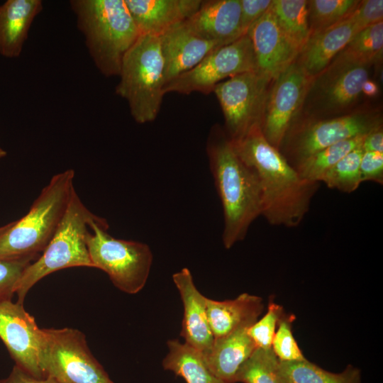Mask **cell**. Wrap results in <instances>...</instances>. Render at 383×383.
I'll use <instances>...</instances> for the list:
<instances>
[{
	"label": "cell",
	"mask_w": 383,
	"mask_h": 383,
	"mask_svg": "<svg viewBox=\"0 0 383 383\" xmlns=\"http://www.w3.org/2000/svg\"><path fill=\"white\" fill-rule=\"evenodd\" d=\"M240 159L255 172L262 196V215L272 226L295 228L308 213L320 182L300 177L278 149L264 137L261 127L231 140Z\"/></svg>",
	"instance_id": "1"
},
{
	"label": "cell",
	"mask_w": 383,
	"mask_h": 383,
	"mask_svg": "<svg viewBox=\"0 0 383 383\" xmlns=\"http://www.w3.org/2000/svg\"><path fill=\"white\" fill-rule=\"evenodd\" d=\"M206 153L223 212L222 240L229 249L243 240L252 223L262 215V196L253 170L235 152L223 128L210 130Z\"/></svg>",
	"instance_id": "2"
},
{
	"label": "cell",
	"mask_w": 383,
	"mask_h": 383,
	"mask_svg": "<svg viewBox=\"0 0 383 383\" xmlns=\"http://www.w3.org/2000/svg\"><path fill=\"white\" fill-rule=\"evenodd\" d=\"M89 54L106 77L119 75L123 59L141 35L125 0H71Z\"/></svg>",
	"instance_id": "3"
},
{
	"label": "cell",
	"mask_w": 383,
	"mask_h": 383,
	"mask_svg": "<svg viewBox=\"0 0 383 383\" xmlns=\"http://www.w3.org/2000/svg\"><path fill=\"white\" fill-rule=\"evenodd\" d=\"M74 171L52 176L28 212L12 221L0 234V259L40 256L55 233L67 208L74 187Z\"/></svg>",
	"instance_id": "4"
},
{
	"label": "cell",
	"mask_w": 383,
	"mask_h": 383,
	"mask_svg": "<svg viewBox=\"0 0 383 383\" xmlns=\"http://www.w3.org/2000/svg\"><path fill=\"white\" fill-rule=\"evenodd\" d=\"M118 77L116 94L127 101L134 121L152 122L165 94L159 37L141 34L125 55Z\"/></svg>",
	"instance_id": "5"
},
{
	"label": "cell",
	"mask_w": 383,
	"mask_h": 383,
	"mask_svg": "<svg viewBox=\"0 0 383 383\" xmlns=\"http://www.w3.org/2000/svg\"><path fill=\"white\" fill-rule=\"evenodd\" d=\"M99 216L91 212L72 192L63 218L41 255L25 270L15 294L23 304L28 291L40 279L58 270L73 267H93L87 245L89 223Z\"/></svg>",
	"instance_id": "6"
},
{
	"label": "cell",
	"mask_w": 383,
	"mask_h": 383,
	"mask_svg": "<svg viewBox=\"0 0 383 383\" xmlns=\"http://www.w3.org/2000/svg\"><path fill=\"white\" fill-rule=\"evenodd\" d=\"M104 218L89 223L87 245L93 267L106 272L121 291L135 294L145 286L152 262L150 247L143 243L115 238Z\"/></svg>",
	"instance_id": "7"
},
{
	"label": "cell",
	"mask_w": 383,
	"mask_h": 383,
	"mask_svg": "<svg viewBox=\"0 0 383 383\" xmlns=\"http://www.w3.org/2000/svg\"><path fill=\"white\" fill-rule=\"evenodd\" d=\"M382 126L381 111L362 109L331 118L298 117L286 133L279 152L293 167L313 153L340 141L367 135Z\"/></svg>",
	"instance_id": "8"
},
{
	"label": "cell",
	"mask_w": 383,
	"mask_h": 383,
	"mask_svg": "<svg viewBox=\"0 0 383 383\" xmlns=\"http://www.w3.org/2000/svg\"><path fill=\"white\" fill-rule=\"evenodd\" d=\"M39 362L44 378L58 383H114L75 328H41Z\"/></svg>",
	"instance_id": "9"
},
{
	"label": "cell",
	"mask_w": 383,
	"mask_h": 383,
	"mask_svg": "<svg viewBox=\"0 0 383 383\" xmlns=\"http://www.w3.org/2000/svg\"><path fill=\"white\" fill-rule=\"evenodd\" d=\"M370 67L336 57L311 79L298 117L325 118L354 111Z\"/></svg>",
	"instance_id": "10"
},
{
	"label": "cell",
	"mask_w": 383,
	"mask_h": 383,
	"mask_svg": "<svg viewBox=\"0 0 383 383\" xmlns=\"http://www.w3.org/2000/svg\"><path fill=\"white\" fill-rule=\"evenodd\" d=\"M272 81L253 71L235 75L214 87L213 92L223 114V128L231 140L261 127Z\"/></svg>",
	"instance_id": "11"
},
{
	"label": "cell",
	"mask_w": 383,
	"mask_h": 383,
	"mask_svg": "<svg viewBox=\"0 0 383 383\" xmlns=\"http://www.w3.org/2000/svg\"><path fill=\"white\" fill-rule=\"evenodd\" d=\"M253 71H256L255 59L250 39L246 34L213 50L194 67L166 84L164 91L209 94L224 79Z\"/></svg>",
	"instance_id": "12"
},
{
	"label": "cell",
	"mask_w": 383,
	"mask_h": 383,
	"mask_svg": "<svg viewBox=\"0 0 383 383\" xmlns=\"http://www.w3.org/2000/svg\"><path fill=\"white\" fill-rule=\"evenodd\" d=\"M312 78L294 61L272 81L261 130L265 139L278 150L301 111Z\"/></svg>",
	"instance_id": "13"
},
{
	"label": "cell",
	"mask_w": 383,
	"mask_h": 383,
	"mask_svg": "<svg viewBox=\"0 0 383 383\" xmlns=\"http://www.w3.org/2000/svg\"><path fill=\"white\" fill-rule=\"evenodd\" d=\"M41 328L23 304L0 301V338L15 365L37 378H44L39 362Z\"/></svg>",
	"instance_id": "14"
},
{
	"label": "cell",
	"mask_w": 383,
	"mask_h": 383,
	"mask_svg": "<svg viewBox=\"0 0 383 383\" xmlns=\"http://www.w3.org/2000/svg\"><path fill=\"white\" fill-rule=\"evenodd\" d=\"M247 35L252 43L256 72L271 80L292 65L299 53L280 28L271 6Z\"/></svg>",
	"instance_id": "15"
},
{
	"label": "cell",
	"mask_w": 383,
	"mask_h": 383,
	"mask_svg": "<svg viewBox=\"0 0 383 383\" xmlns=\"http://www.w3.org/2000/svg\"><path fill=\"white\" fill-rule=\"evenodd\" d=\"M159 39L164 62L165 85L194 67L219 48L194 31L186 21L169 29Z\"/></svg>",
	"instance_id": "16"
},
{
	"label": "cell",
	"mask_w": 383,
	"mask_h": 383,
	"mask_svg": "<svg viewBox=\"0 0 383 383\" xmlns=\"http://www.w3.org/2000/svg\"><path fill=\"white\" fill-rule=\"evenodd\" d=\"M364 28L353 11L335 24L311 34L295 61L309 76L313 77Z\"/></svg>",
	"instance_id": "17"
},
{
	"label": "cell",
	"mask_w": 383,
	"mask_h": 383,
	"mask_svg": "<svg viewBox=\"0 0 383 383\" xmlns=\"http://www.w3.org/2000/svg\"><path fill=\"white\" fill-rule=\"evenodd\" d=\"M185 21L194 31L218 47L245 35L240 0L202 1L199 9Z\"/></svg>",
	"instance_id": "18"
},
{
	"label": "cell",
	"mask_w": 383,
	"mask_h": 383,
	"mask_svg": "<svg viewBox=\"0 0 383 383\" xmlns=\"http://www.w3.org/2000/svg\"><path fill=\"white\" fill-rule=\"evenodd\" d=\"M184 306L180 335L185 343L202 355L211 348L214 337L206 312V297L196 287L191 272L183 268L172 276Z\"/></svg>",
	"instance_id": "19"
},
{
	"label": "cell",
	"mask_w": 383,
	"mask_h": 383,
	"mask_svg": "<svg viewBox=\"0 0 383 383\" xmlns=\"http://www.w3.org/2000/svg\"><path fill=\"white\" fill-rule=\"evenodd\" d=\"M201 0H125L140 34L160 37L192 16Z\"/></svg>",
	"instance_id": "20"
},
{
	"label": "cell",
	"mask_w": 383,
	"mask_h": 383,
	"mask_svg": "<svg viewBox=\"0 0 383 383\" xmlns=\"http://www.w3.org/2000/svg\"><path fill=\"white\" fill-rule=\"evenodd\" d=\"M43 9L41 0H6L0 5V54L21 55L30 28Z\"/></svg>",
	"instance_id": "21"
},
{
	"label": "cell",
	"mask_w": 383,
	"mask_h": 383,
	"mask_svg": "<svg viewBox=\"0 0 383 383\" xmlns=\"http://www.w3.org/2000/svg\"><path fill=\"white\" fill-rule=\"evenodd\" d=\"M263 309L260 297L247 293L226 301L206 298L208 321L214 339L248 328L258 319Z\"/></svg>",
	"instance_id": "22"
},
{
	"label": "cell",
	"mask_w": 383,
	"mask_h": 383,
	"mask_svg": "<svg viewBox=\"0 0 383 383\" xmlns=\"http://www.w3.org/2000/svg\"><path fill=\"white\" fill-rule=\"evenodd\" d=\"M247 329L214 339L210 350L202 355L212 373L225 383H235L238 370L257 348Z\"/></svg>",
	"instance_id": "23"
},
{
	"label": "cell",
	"mask_w": 383,
	"mask_h": 383,
	"mask_svg": "<svg viewBox=\"0 0 383 383\" xmlns=\"http://www.w3.org/2000/svg\"><path fill=\"white\" fill-rule=\"evenodd\" d=\"M167 348L162 361L165 370L182 377L187 383H225L212 373L202 354L185 343L170 340Z\"/></svg>",
	"instance_id": "24"
},
{
	"label": "cell",
	"mask_w": 383,
	"mask_h": 383,
	"mask_svg": "<svg viewBox=\"0 0 383 383\" xmlns=\"http://www.w3.org/2000/svg\"><path fill=\"white\" fill-rule=\"evenodd\" d=\"M271 9L284 34L300 52L311 35L308 1L272 0Z\"/></svg>",
	"instance_id": "25"
},
{
	"label": "cell",
	"mask_w": 383,
	"mask_h": 383,
	"mask_svg": "<svg viewBox=\"0 0 383 383\" xmlns=\"http://www.w3.org/2000/svg\"><path fill=\"white\" fill-rule=\"evenodd\" d=\"M280 368L289 383H360V370L349 365L340 373L326 371L307 359L281 362Z\"/></svg>",
	"instance_id": "26"
},
{
	"label": "cell",
	"mask_w": 383,
	"mask_h": 383,
	"mask_svg": "<svg viewBox=\"0 0 383 383\" xmlns=\"http://www.w3.org/2000/svg\"><path fill=\"white\" fill-rule=\"evenodd\" d=\"M365 135L346 139L323 148L308 157L294 168L303 179L321 182L322 177L328 170L362 143Z\"/></svg>",
	"instance_id": "27"
},
{
	"label": "cell",
	"mask_w": 383,
	"mask_h": 383,
	"mask_svg": "<svg viewBox=\"0 0 383 383\" xmlns=\"http://www.w3.org/2000/svg\"><path fill=\"white\" fill-rule=\"evenodd\" d=\"M383 21L359 31L337 55L350 61L374 65L382 59Z\"/></svg>",
	"instance_id": "28"
},
{
	"label": "cell",
	"mask_w": 383,
	"mask_h": 383,
	"mask_svg": "<svg viewBox=\"0 0 383 383\" xmlns=\"http://www.w3.org/2000/svg\"><path fill=\"white\" fill-rule=\"evenodd\" d=\"M235 382L289 383L272 348H256L238 370Z\"/></svg>",
	"instance_id": "29"
},
{
	"label": "cell",
	"mask_w": 383,
	"mask_h": 383,
	"mask_svg": "<svg viewBox=\"0 0 383 383\" xmlns=\"http://www.w3.org/2000/svg\"><path fill=\"white\" fill-rule=\"evenodd\" d=\"M363 152L362 143L328 170L321 182L341 192L350 194L355 192L362 182L360 167Z\"/></svg>",
	"instance_id": "30"
},
{
	"label": "cell",
	"mask_w": 383,
	"mask_h": 383,
	"mask_svg": "<svg viewBox=\"0 0 383 383\" xmlns=\"http://www.w3.org/2000/svg\"><path fill=\"white\" fill-rule=\"evenodd\" d=\"M359 0H309L308 19L311 35L328 28L352 13Z\"/></svg>",
	"instance_id": "31"
},
{
	"label": "cell",
	"mask_w": 383,
	"mask_h": 383,
	"mask_svg": "<svg viewBox=\"0 0 383 383\" xmlns=\"http://www.w3.org/2000/svg\"><path fill=\"white\" fill-rule=\"evenodd\" d=\"M294 316L284 315L279 322L272 339L271 348L281 362H294L306 359L296 341L292 323Z\"/></svg>",
	"instance_id": "32"
},
{
	"label": "cell",
	"mask_w": 383,
	"mask_h": 383,
	"mask_svg": "<svg viewBox=\"0 0 383 383\" xmlns=\"http://www.w3.org/2000/svg\"><path fill=\"white\" fill-rule=\"evenodd\" d=\"M284 315L283 307L272 301L265 314L248 328L247 333L257 348H271L279 322Z\"/></svg>",
	"instance_id": "33"
},
{
	"label": "cell",
	"mask_w": 383,
	"mask_h": 383,
	"mask_svg": "<svg viewBox=\"0 0 383 383\" xmlns=\"http://www.w3.org/2000/svg\"><path fill=\"white\" fill-rule=\"evenodd\" d=\"M38 257L0 259V301L11 299L25 270Z\"/></svg>",
	"instance_id": "34"
},
{
	"label": "cell",
	"mask_w": 383,
	"mask_h": 383,
	"mask_svg": "<svg viewBox=\"0 0 383 383\" xmlns=\"http://www.w3.org/2000/svg\"><path fill=\"white\" fill-rule=\"evenodd\" d=\"M360 168L362 182L383 184V152L364 151Z\"/></svg>",
	"instance_id": "35"
},
{
	"label": "cell",
	"mask_w": 383,
	"mask_h": 383,
	"mask_svg": "<svg viewBox=\"0 0 383 383\" xmlns=\"http://www.w3.org/2000/svg\"><path fill=\"white\" fill-rule=\"evenodd\" d=\"M272 0H240L241 27L245 35L269 9Z\"/></svg>",
	"instance_id": "36"
},
{
	"label": "cell",
	"mask_w": 383,
	"mask_h": 383,
	"mask_svg": "<svg viewBox=\"0 0 383 383\" xmlns=\"http://www.w3.org/2000/svg\"><path fill=\"white\" fill-rule=\"evenodd\" d=\"M354 14L365 27L382 21L383 1H360Z\"/></svg>",
	"instance_id": "37"
},
{
	"label": "cell",
	"mask_w": 383,
	"mask_h": 383,
	"mask_svg": "<svg viewBox=\"0 0 383 383\" xmlns=\"http://www.w3.org/2000/svg\"><path fill=\"white\" fill-rule=\"evenodd\" d=\"M0 383H58L50 377L37 378L15 365L10 374L0 379Z\"/></svg>",
	"instance_id": "38"
},
{
	"label": "cell",
	"mask_w": 383,
	"mask_h": 383,
	"mask_svg": "<svg viewBox=\"0 0 383 383\" xmlns=\"http://www.w3.org/2000/svg\"><path fill=\"white\" fill-rule=\"evenodd\" d=\"M364 151L383 152V128L380 126L365 137L362 142Z\"/></svg>",
	"instance_id": "39"
},
{
	"label": "cell",
	"mask_w": 383,
	"mask_h": 383,
	"mask_svg": "<svg viewBox=\"0 0 383 383\" xmlns=\"http://www.w3.org/2000/svg\"><path fill=\"white\" fill-rule=\"evenodd\" d=\"M379 92V87L376 82L370 79L367 80L363 84L362 94L367 97H374Z\"/></svg>",
	"instance_id": "40"
},
{
	"label": "cell",
	"mask_w": 383,
	"mask_h": 383,
	"mask_svg": "<svg viewBox=\"0 0 383 383\" xmlns=\"http://www.w3.org/2000/svg\"><path fill=\"white\" fill-rule=\"evenodd\" d=\"M6 155V152L0 146V160Z\"/></svg>",
	"instance_id": "41"
},
{
	"label": "cell",
	"mask_w": 383,
	"mask_h": 383,
	"mask_svg": "<svg viewBox=\"0 0 383 383\" xmlns=\"http://www.w3.org/2000/svg\"><path fill=\"white\" fill-rule=\"evenodd\" d=\"M10 225V223L4 226H0V234L4 231Z\"/></svg>",
	"instance_id": "42"
}]
</instances>
